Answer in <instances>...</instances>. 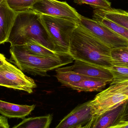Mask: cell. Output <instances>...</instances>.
I'll use <instances>...</instances> for the list:
<instances>
[{"instance_id":"obj_1","label":"cell","mask_w":128,"mask_h":128,"mask_svg":"<svg viewBox=\"0 0 128 128\" xmlns=\"http://www.w3.org/2000/svg\"><path fill=\"white\" fill-rule=\"evenodd\" d=\"M111 50L79 22L71 37L69 54L74 60L109 68L112 66Z\"/></svg>"},{"instance_id":"obj_6","label":"cell","mask_w":128,"mask_h":128,"mask_svg":"<svg viewBox=\"0 0 128 128\" xmlns=\"http://www.w3.org/2000/svg\"><path fill=\"white\" fill-rule=\"evenodd\" d=\"M79 23L111 49L128 46V40L104 25L80 15Z\"/></svg>"},{"instance_id":"obj_10","label":"cell","mask_w":128,"mask_h":128,"mask_svg":"<svg viewBox=\"0 0 128 128\" xmlns=\"http://www.w3.org/2000/svg\"><path fill=\"white\" fill-rule=\"evenodd\" d=\"M69 66L73 71L86 76L110 83L113 79L112 74L107 68L76 60L73 65Z\"/></svg>"},{"instance_id":"obj_4","label":"cell","mask_w":128,"mask_h":128,"mask_svg":"<svg viewBox=\"0 0 128 128\" xmlns=\"http://www.w3.org/2000/svg\"><path fill=\"white\" fill-rule=\"evenodd\" d=\"M41 22L55 52L69 54L71 37L79 22L67 18L41 15Z\"/></svg>"},{"instance_id":"obj_9","label":"cell","mask_w":128,"mask_h":128,"mask_svg":"<svg viewBox=\"0 0 128 128\" xmlns=\"http://www.w3.org/2000/svg\"><path fill=\"white\" fill-rule=\"evenodd\" d=\"M92 118L91 107L88 101L76 107L55 128H74L85 125Z\"/></svg>"},{"instance_id":"obj_14","label":"cell","mask_w":128,"mask_h":128,"mask_svg":"<svg viewBox=\"0 0 128 128\" xmlns=\"http://www.w3.org/2000/svg\"><path fill=\"white\" fill-rule=\"evenodd\" d=\"M93 13L104 17L128 30V12L119 9L94 8Z\"/></svg>"},{"instance_id":"obj_18","label":"cell","mask_w":128,"mask_h":128,"mask_svg":"<svg viewBox=\"0 0 128 128\" xmlns=\"http://www.w3.org/2000/svg\"><path fill=\"white\" fill-rule=\"evenodd\" d=\"M52 116L49 114L43 116L25 119L12 128H49Z\"/></svg>"},{"instance_id":"obj_16","label":"cell","mask_w":128,"mask_h":128,"mask_svg":"<svg viewBox=\"0 0 128 128\" xmlns=\"http://www.w3.org/2000/svg\"><path fill=\"white\" fill-rule=\"evenodd\" d=\"M21 46L29 54L45 58L57 57L65 54H60L44 47L34 40H32Z\"/></svg>"},{"instance_id":"obj_27","label":"cell","mask_w":128,"mask_h":128,"mask_svg":"<svg viewBox=\"0 0 128 128\" xmlns=\"http://www.w3.org/2000/svg\"><path fill=\"white\" fill-rule=\"evenodd\" d=\"M95 118H96L93 117L85 125L84 128H92L94 123Z\"/></svg>"},{"instance_id":"obj_28","label":"cell","mask_w":128,"mask_h":128,"mask_svg":"<svg viewBox=\"0 0 128 128\" xmlns=\"http://www.w3.org/2000/svg\"><path fill=\"white\" fill-rule=\"evenodd\" d=\"M84 126H85V125H84V126H78V127L74 128H84Z\"/></svg>"},{"instance_id":"obj_17","label":"cell","mask_w":128,"mask_h":128,"mask_svg":"<svg viewBox=\"0 0 128 128\" xmlns=\"http://www.w3.org/2000/svg\"><path fill=\"white\" fill-rule=\"evenodd\" d=\"M109 82L104 80H85L79 82L71 84L66 87L79 92H94L101 91Z\"/></svg>"},{"instance_id":"obj_22","label":"cell","mask_w":128,"mask_h":128,"mask_svg":"<svg viewBox=\"0 0 128 128\" xmlns=\"http://www.w3.org/2000/svg\"><path fill=\"white\" fill-rule=\"evenodd\" d=\"M107 68L113 75V79L110 84L128 80V68L112 66Z\"/></svg>"},{"instance_id":"obj_8","label":"cell","mask_w":128,"mask_h":128,"mask_svg":"<svg viewBox=\"0 0 128 128\" xmlns=\"http://www.w3.org/2000/svg\"><path fill=\"white\" fill-rule=\"evenodd\" d=\"M31 10L41 15L71 19L79 22L81 15L66 2L57 0H39Z\"/></svg>"},{"instance_id":"obj_25","label":"cell","mask_w":128,"mask_h":128,"mask_svg":"<svg viewBox=\"0 0 128 128\" xmlns=\"http://www.w3.org/2000/svg\"><path fill=\"white\" fill-rule=\"evenodd\" d=\"M121 122H128V99L125 102Z\"/></svg>"},{"instance_id":"obj_11","label":"cell","mask_w":128,"mask_h":128,"mask_svg":"<svg viewBox=\"0 0 128 128\" xmlns=\"http://www.w3.org/2000/svg\"><path fill=\"white\" fill-rule=\"evenodd\" d=\"M17 13L10 8L7 0L0 2V44L7 42Z\"/></svg>"},{"instance_id":"obj_2","label":"cell","mask_w":128,"mask_h":128,"mask_svg":"<svg viewBox=\"0 0 128 128\" xmlns=\"http://www.w3.org/2000/svg\"><path fill=\"white\" fill-rule=\"evenodd\" d=\"M41 14L31 9L17 13L7 42L10 44L11 47L23 46L33 40L54 51L41 22Z\"/></svg>"},{"instance_id":"obj_15","label":"cell","mask_w":128,"mask_h":128,"mask_svg":"<svg viewBox=\"0 0 128 128\" xmlns=\"http://www.w3.org/2000/svg\"><path fill=\"white\" fill-rule=\"evenodd\" d=\"M55 71L56 74L55 76L63 86H67L71 84L79 82L85 80H100L76 73L72 71L69 66L58 68Z\"/></svg>"},{"instance_id":"obj_13","label":"cell","mask_w":128,"mask_h":128,"mask_svg":"<svg viewBox=\"0 0 128 128\" xmlns=\"http://www.w3.org/2000/svg\"><path fill=\"white\" fill-rule=\"evenodd\" d=\"M125 102L112 110L96 118L92 128H109L119 124L121 122Z\"/></svg>"},{"instance_id":"obj_5","label":"cell","mask_w":128,"mask_h":128,"mask_svg":"<svg viewBox=\"0 0 128 128\" xmlns=\"http://www.w3.org/2000/svg\"><path fill=\"white\" fill-rule=\"evenodd\" d=\"M0 86L23 91L31 94L37 87L34 80L12 64L5 56L0 54Z\"/></svg>"},{"instance_id":"obj_12","label":"cell","mask_w":128,"mask_h":128,"mask_svg":"<svg viewBox=\"0 0 128 128\" xmlns=\"http://www.w3.org/2000/svg\"><path fill=\"white\" fill-rule=\"evenodd\" d=\"M35 108L34 104L20 105L0 101V113L9 118L23 119L31 114Z\"/></svg>"},{"instance_id":"obj_3","label":"cell","mask_w":128,"mask_h":128,"mask_svg":"<svg viewBox=\"0 0 128 128\" xmlns=\"http://www.w3.org/2000/svg\"><path fill=\"white\" fill-rule=\"evenodd\" d=\"M10 62L23 72L34 76H47L48 72L71 64L74 60L69 54L49 58L33 55L21 46L10 47Z\"/></svg>"},{"instance_id":"obj_30","label":"cell","mask_w":128,"mask_h":128,"mask_svg":"<svg viewBox=\"0 0 128 128\" xmlns=\"http://www.w3.org/2000/svg\"><path fill=\"white\" fill-rule=\"evenodd\" d=\"M127 48H128V47H127Z\"/></svg>"},{"instance_id":"obj_20","label":"cell","mask_w":128,"mask_h":128,"mask_svg":"<svg viewBox=\"0 0 128 128\" xmlns=\"http://www.w3.org/2000/svg\"><path fill=\"white\" fill-rule=\"evenodd\" d=\"M93 19L104 25L128 40V30L127 28L97 14H94Z\"/></svg>"},{"instance_id":"obj_26","label":"cell","mask_w":128,"mask_h":128,"mask_svg":"<svg viewBox=\"0 0 128 128\" xmlns=\"http://www.w3.org/2000/svg\"><path fill=\"white\" fill-rule=\"evenodd\" d=\"M0 128H10L6 116H0Z\"/></svg>"},{"instance_id":"obj_7","label":"cell","mask_w":128,"mask_h":128,"mask_svg":"<svg viewBox=\"0 0 128 128\" xmlns=\"http://www.w3.org/2000/svg\"><path fill=\"white\" fill-rule=\"evenodd\" d=\"M128 99L127 96L115 92L107 88L98 93L93 100L89 101L93 117H100L118 107Z\"/></svg>"},{"instance_id":"obj_24","label":"cell","mask_w":128,"mask_h":128,"mask_svg":"<svg viewBox=\"0 0 128 128\" xmlns=\"http://www.w3.org/2000/svg\"><path fill=\"white\" fill-rule=\"evenodd\" d=\"M108 88L113 92L128 96V80L110 84V86Z\"/></svg>"},{"instance_id":"obj_23","label":"cell","mask_w":128,"mask_h":128,"mask_svg":"<svg viewBox=\"0 0 128 128\" xmlns=\"http://www.w3.org/2000/svg\"><path fill=\"white\" fill-rule=\"evenodd\" d=\"M74 3L78 4H89L93 8H110L111 3L108 0H74Z\"/></svg>"},{"instance_id":"obj_21","label":"cell","mask_w":128,"mask_h":128,"mask_svg":"<svg viewBox=\"0 0 128 128\" xmlns=\"http://www.w3.org/2000/svg\"><path fill=\"white\" fill-rule=\"evenodd\" d=\"M11 9L17 12H20L31 9L39 0H7Z\"/></svg>"},{"instance_id":"obj_19","label":"cell","mask_w":128,"mask_h":128,"mask_svg":"<svg viewBox=\"0 0 128 128\" xmlns=\"http://www.w3.org/2000/svg\"><path fill=\"white\" fill-rule=\"evenodd\" d=\"M111 56L112 66L128 68L127 47L111 50Z\"/></svg>"},{"instance_id":"obj_29","label":"cell","mask_w":128,"mask_h":128,"mask_svg":"<svg viewBox=\"0 0 128 128\" xmlns=\"http://www.w3.org/2000/svg\"><path fill=\"white\" fill-rule=\"evenodd\" d=\"M3 0H0V2H2V1H3Z\"/></svg>"}]
</instances>
